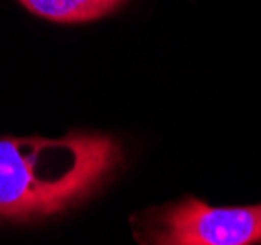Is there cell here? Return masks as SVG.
Segmentation results:
<instances>
[{"mask_svg": "<svg viewBox=\"0 0 261 245\" xmlns=\"http://www.w3.org/2000/svg\"><path fill=\"white\" fill-rule=\"evenodd\" d=\"M122 163V145L105 133L0 138V216L47 218L98 190Z\"/></svg>", "mask_w": 261, "mask_h": 245, "instance_id": "6da1fadb", "label": "cell"}, {"mask_svg": "<svg viewBox=\"0 0 261 245\" xmlns=\"http://www.w3.org/2000/svg\"><path fill=\"white\" fill-rule=\"evenodd\" d=\"M144 239L159 245L261 243V204L218 208L187 196L157 214Z\"/></svg>", "mask_w": 261, "mask_h": 245, "instance_id": "7a4b0ae2", "label": "cell"}, {"mask_svg": "<svg viewBox=\"0 0 261 245\" xmlns=\"http://www.w3.org/2000/svg\"><path fill=\"white\" fill-rule=\"evenodd\" d=\"M26 10L57 24H83L116 12L128 0H18Z\"/></svg>", "mask_w": 261, "mask_h": 245, "instance_id": "3957f363", "label": "cell"}]
</instances>
